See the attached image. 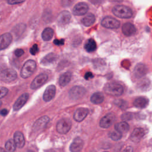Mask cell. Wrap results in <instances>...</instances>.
<instances>
[{
    "instance_id": "6da1fadb",
    "label": "cell",
    "mask_w": 152,
    "mask_h": 152,
    "mask_svg": "<svg viewBox=\"0 0 152 152\" xmlns=\"http://www.w3.org/2000/svg\"><path fill=\"white\" fill-rule=\"evenodd\" d=\"M103 89L106 94L116 97L121 96L124 92L123 87L116 83H108L105 84Z\"/></svg>"
},
{
    "instance_id": "7a4b0ae2",
    "label": "cell",
    "mask_w": 152,
    "mask_h": 152,
    "mask_svg": "<svg viewBox=\"0 0 152 152\" xmlns=\"http://www.w3.org/2000/svg\"><path fill=\"white\" fill-rule=\"evenodd\" d=\"M112 12L115 16L121 18H130L133 15L131 8L122 5L115 6L112 8Z\"/></svg>"
},
{
    "instance_id": "3957f363",
    "label": "cell",
    "mask_w": 152,
    "mask_h": 152,
    "mask_svg": "<svg viewBox=\"0 0 152 152\" xmlns=\"http://www.w3.org/2000/svg\"><path fill=\"white\" fill-rule=\"evenodd\" d=\"M36 67V64L34 61L31 59L27 61L21 69V77L23 78H26L30 77L33 73Z\"/></svg>"
},
{
    "instance_id": "277c9868",
    "label": "cell",
    "mask_w": 152,
    "mask_h": 152,
    "mask_svg": "<svg viewBox=\"0 0 152 152\" xmlns=\"http://www.w3.org/2000/svg\"><path fill=\"white\" fill-rule=\"evenodd\" d=\"M71 125L72 122L69 119L62 118L57 122L56 131L59 134H66L70 130Z\"/></svg>"
},
{
    "instance_id": "5b68a950",
    "label": "cell",
    "mask_w": 152,
    "mask_h": 152,
    "mask_svg": "<svg viewBox=\"0 0 152 152\" xmlns=\"http://www.w3.org/2000/svg\"><path fill=\"white\" fill-rule=\"evenodd\" d=\"M68 94L70 99L72 100H78L82 98L86 94V90L83 87L76 86L69 90Z\"/></svg>"
},
{
    "instance_id": "8992f818",
    "label": "cell",
    "mask_w": 152,
    "mask_h": 152,
    "mask_svg": "<svg viewBox=\"0 0 152 152\" xmlns=\"http://www.w3.org/2000/svg\"><path fill=\"white\" fill-rule=\"evenodd\" d=\"M101 24L103 27L110 29H116L119 28L120 26L119 21L115 18L110 16L104 17L101 21Z\"/></svg>"
},
{
    "instance_id": "52a82bcc",
    "label": "cell",
    "mask_w": 152,
    "mask_h": 152,
    "mask_svg": "<svg viewBox=\"0 0 152 152\" xmlns=\"http://www.w3.org/2000/svg\"><path fill=\"white\" fill-rule=\"evenodd\" d=\"M17 78V72L12 69H5L0 72V78L7 83L11 82Z\"/></svg>"
},
{
    "instance_id": "ba28073f",
    "label": "cell",
    "mask_w": 152,
    "mask_h": 152,
    "mask_svg": "<svg viewBox=\"0 0 152 152\" xmlns=\"http://www.w3.org/2000/svg\"><path fill=\"white\" fill-rule=\"evenodd\" d=\"M148 72V68L146 65L140 63L134 68L133 74L136 78H141L145 76Z\"/></svg>"
},
{
    "instance_id": "9c48e42d",
    "label": "cell",
    "mask_w": 152,
    "mask_h": 152,
    "mask_svg": "<svg viewBox=\"0 0 152 152\" xmlns=\"http://www.w3.org/2000/svg\"><path fill=\"white\" fill-rule=\"evenodd\" d=\"M88 10L87 4L85 2H79L72 9V14L74 15L80 16L87 13Z\"/></svg>"
},
{
    "instance_id": "30bf717a",
    "label": "cell",
    "mask_w": 152,
    "mask_h": 152,
    "mask_svg": "<svg viewBox=\"0 0 152 152\" xmlns=\"http://www.w3.org/2000/svg\"><path fill=\"white\" fill-rule=\"evenodd\" d=\"M115 116L113 113H109L104 116L100 121V126L103 128L110 127L115 121Z\"/></svg>"
},
{
    "instance_id": "8fae6325",
    "label": "cell",
    "mask_w": 152,
    "mask_h": 152,
    "mask_svg": "<svg viewBox=\"0 0 152 152\" xmlns=\"http://www.w3.org/2000/svg\"><path fill=\"white\" fill-rule=\"evenodd\" d=\"M48 75L46 74H40L33 80L30 87L32 89H36L42 86L48 80Z\"/></svg>"
},
{
    "instance_id": "7c38bea8",
    "label": "cell",
    "mask_w": 152,
    "mask_h": 152,
    "mask_svg": "<svg viewBox=\"0 0 152 152\" xmlns=\"http://www.w3.org/2000/svg\"><path fill=\"white\" fill-rule=\"evenodd\" d=\"M71 18V15L67 11H63L59 13L57 18V21L59 26H64L69 23Z\"/></svg>"
},
{
    "instance_id": "4fadbf2b",
    "label": "cell",
    "mask_w": 152,
    "mask_h": 152,
    "mask_svg": "<svg viewBox=\"0 0 152 152\" xmlns=\"http://www.w3.org/2000/svg\"><path fill=\"white\" fill-rule=\"evenodd\" d=\"M88 113V109L86 107H79L77 109L74 113L73 118L77 122H81L84 119Z\"/></svg>"
},
{
    "instance_id": "5bb4252c",
    "label": "cell",
    "mask_w": 152,
    "mask_h": 152,
    "mask_svg": "<svg viewBox=\"0 0 152 152\" xmlns=\"http://www.w3.org/2000/svg\"><path fill=\"white\" fill-rule=\"evenodd\" d=\"M145 135V130L141 128H137L134 129L130 135V139L134 142H138Z\"/></svg>"
},
{
    "instance_id": "9a60e30c",
    "label": "cell",
    "mask_w": 152,
    "mask_h": 152,
    "mask_svg": "<svg viewBox=\"0 0 152 152\" xmlns=\"http://www.w3.org/2000/svg\"><path fill=\"white\" fill-rule=\"evenodd\" d=\"M12 36L10 33H5L0 36V50L7 48L11 43Z\"/></svg>"
},
{
    "instance_id": "2e32d148",
    "label": "cell",
    "mask_w": 152,
    "mask_h": 152,
    "mask_svg": "<svg viewBox=\"0 0 152 152\" xmlns=\"http://www.w3.org/2000/svg\"><path fill=\"white\" fill-rule=\"evenodd\" d=\"M122 31L125 36H131L136 33L137 28L133 24L131 23H126L123 24L122 27Z\"/></svg>"
},
{
    "instance_id": "e0dca14e",
    "label": "cell",
    "mask_w": 152,
    "mask_h": 152,
    "mask_svg": "<svg viewBox=\"0 0 152 152\" xmlns=\"http://www.w3.org/2000/svg\"><path fill=\"white\" fill-rule=\"evenodd\" d=\"M56 93V87L54 85L49 86L45 90L43 95V99L45 102H49L55 96Z\"/></svg>"
},
{
    "instance_id": "ac0fdd59",
    "label": "cell",
    "mask_w": 152,
    "mask_h": 152,
    "mask_svg": "<svg viewBox=\"0 0 152 152\" xmlns=\"http://www.w3.org/2000/svg\"><path fill=\"white\" fill-rule=\"evenodd\" d=\"M28 94L26 93L21 95L18 99L15 101V102L13 106V109L14 110H18L20 109L27 102L28 99Z\"/></svg>"
},
{
    "instance_id": "d6986e66",
    "label": "cell",
    "mask_w": 152,
    "mask_h": 152,
    "mask_svg": "<svg viewBox=\"0 0 152 152\" xmlns=\"http://www.w3.org/2000/svg\"><path fill=\"white\" fill-rule=\"evenodd\" d=\"M49 121V118L47 116H43L39 118L33 124V129L34 131H37L43 128Z\"/></svg>"
},
{
    "instance_id": "ffe728a7",
    "label": "cell",
    "mask_w": 152,
    "mask_h": 152,
    "mask_svg": "<svg viewBox=\"0 0 152 152\" xmlns=\"http://www.w3.org/2000/svg\"><path fill=\"white\" fill-rule=\"evenodd\" d=\"M83 146V141L80 137L75 138L70 145L71 152H80Z\"/></svg>"
},
{
    "instance_id": "44dd1931",
    "label": "cell",
    "mask_w": 152,
    "mask_h": 152,
    "mask_svg": "<svg viewBox=\"0 0 152 152\" xmlns=\"http://www.w3.org/2000/svg\"><path fill=\"white\" fill-rule=\"evenodd\" d=\"M15 145L18 148H22L25 145V139L23 134L19 131L15 132L14 135V140Z\"/></svg>"
},
{
    "instance_id": "7402d4cb",
    "label": "cell",
    "mask_w": 152,
    "mask_h": 152,
    "mask_svg": "<svg viewBox=\"0 0 152 152\" xmlns=\"http://www.w3.org/2000/svg\"><path fill=\"white\" fill-rule=\"evenodd\" d=\"M149 103L148 99L145 97H137L134 102V105L138 108H145L146 107Z\"/></svg>"
},
{
    "instance_id": "603a6c76",
    "label": "cell",
    "mask_w": 152,
    "mask_h": 152,
    "mask_svg": "<svg viewBox=\"0 0 152 152\" xmlns=\"http://www.w3.org/2000/svg\"><path fill=\"white\" fill-rule=\"evenodd\" d=\"M72 74L70 72H66L62 74L59 78V84L61 86H66L71 81Z\"/></svg>"
},
{
    "instance_id": "cb8c5ba5",
    "label": "cell",
    "mask_w": 152,
    "mask_h": 152,
    "mask_svg": "<svg viewBox=\"0 0 152 152\" xmlns=\"http://www.w3.org/2000/svg\"><path fill=\"white\" fill-rule=\"evenodd\" d=\"M58 58L56 54L54 53H50L46 55L41 61V63L43 65H49L55 62Z\"/></svg>"
},
{
    "instance_id": "d4e9b609",
    "label": "cell",
    "mask_w": 152,
    "mask_h": 152,
    "mask_svg": "<svg viewBox=\"0 0 152 152\" xmlns=\"http://www.w3.org/2000/svg\"><path fill=\"white\" fill-rule=\"evenodd\" d=\"M96 20V18L94 14L91 13L87 14L84 17H83L81 20V23L83 25L86 27H89L94 24Z\"/></svg>"
},
{
    "instance_id": "484cf974",
    "label": "cell",
    "mask_w": 152,
    "mask_h": 152,
    "mask_svg": "<svg viewBox=\"0 0 152 152\" xmlns=\"http://www.w3.org/2000/svg\"><path fill=\"white\" fill-rule=\"evenodd\" d=\"M90 100L94 104H100L104 100V95L100 92H96L91 95Z\"/></svg>"
},
{
    "instance_id": "4316f807",
    "label": "cell",
    "mask_w": 152,
    "mask_h": 152,
    "mask_svg": "<svg viewBox=\"0 0 152 152\" xmlns=\"http://www.w3.org/2000/svg\"><path fill=\"white\" fill-rule=\"evenodd\" d=\"M115 128L116 131L122 134L125 133L129 131V125L126 122H121L116 124L115 126Z\"/></svg>"
},
{
    "instance_id": "83f0119b",
    "label": "cell",
    "mask_w": 152,
    "mask_h": 152,
    "mask_svg": "<svg viewBox=\"0 0 152 152\" xmlns=\"http://www.w3.org/2000/svg\"><path fill=\"white\" fill-rule=\"evenodd\" d=\"M53 36V30L50 27L45 28L42 33V37L45 41H49Z\"/></svg>"
},
{
    "instance_id": "f1b7e54d",
    "label": "cell",
    "mask_w": 152,
    "mask_h": 152,
    "mask_svg": "<svg viewBox=\"0 0 152 152\" xmlns=\"http://www.w3.org/2000/svg\"><path fill=\"white\" fill-rule=\"evenodd\" d=\"M96 43L93 39H89L84 45V48L88 52H91L96 49Z\"/></svg>"
},
{
    "instance_id": "f546056e",
    "label": "cell",
    "mask_w": 152,
    "mask_h": 152,
    "mask_svg": "<svg viewBox=\"0 0 152 152\" xmlns=\"http://www.w3.org/2000/svg\"><path fill=\"white\" fill-rule=\"evenodd\" d=\"M16 145L13 140H8L5 145V151L7 152H14L16 148Z\"/></svg>"
},
{
    "instance_id": "4dcf8cb0",
    "label": "cell",
    "mask_w": 152,
    "mask_h": 152,
    "mask_svg": "<svg viewBox=\"0 0 152 152\" xmlns=\"http://www.w3.org/2000/svg\"><path fill=\"white\" fill-rule=\"evenodd\" d=\"M150 81L148 79H142L138 83V87L141 90H146L148 88Z\"/></svg>"
},
{
    "instance_id": "1f68e13d",
    "label": "cell",
    "mask_w": 152,
    "mask_h": 152,
    "mask_svg": "<svg viewBox=\"0 0 152 152\" xmlns=\"http://www.w3.org/2000/svg\"><path fill=\"white\" fill-rule=\"evenodd\" d=\"M109 137L113 141H118L122 138V134L115 129L109 132Z\"/></svg>"
},
{
    "instance_id": "d6a6232c",
    "label": "cell",
    "mask_w": 152,
    "mask_h": 152,
    "mask_svg": "<svg viewBox=\"0 0 152 152\" xmlns=\"http://www.w3.org/2000/svg\"><path fill=\"white\" fill-rule=\"evenodd\" d=\"M115 103L116 105L119 106L120 108L124 109L127 107V102L122 99H118L115 101Z\"/></svg>"
},
{
    "instance_id": "836d02e7",
    "label": "cell",
    "mask_w": 152,
    "mask_h": 152,
    "mask_svg": "<svg viewBox=\"0 0 152 152\" xmlns=\"http://www.w3.org/2000/svg\"><path fill=\"white\" fill-rule=\"evenodd\" d=\"M133 118V115L130 112H126L121 116V119L123 121H129Z\"/></svg>"
},
{
    "instance_id": "e575fe53",
    "label": "cell",
    "mask_w": 152,
    "mask_h": 152,
    "mask_svg": "<svg viewBox=\"0 0 152 152\" xmlns=\"http://www.w3.org/2000/svg\"><path fill=\"white\" fill-rule=\"evenodd\" d=\"M8 92V90L4 87H0V99L5 97Z\"/></svg>"
},
{
    "instance_id": "d590c367",
    "label": "cell",
    "mask_w": 152,
    "mask_h": 152,
    "mask_svg": "<svg viewBox=\"0 0 152 152\" xmlns=\"http://www.w3.org/2000/svg\"><path fill=\"white\" fill-rule=\"evenodd\" d=\"M38 51H39V48H38V46L36 44L33 45V46L30 49V52L33 55H35Z\"/></svg>"
},
{
    "instance_id": "8d00e7d4",
    "label": "cell",
    "mask_w": 152,
    "mask_h": 152,
    "mask_svg": "<svg viewBox=\"0 0 152 152\" xmlns=\"http://www.w3.org/2000/svg\"><path fill=\"white\" fill-rule=\"evenodd\" d=\"M74 0H61V4L64 7L70 6Z\"/></svg>"
},
{
    "instance_id": "74e56055",
    "label": "cell",
    "mask_w": 152,
    "mask_h": 152,
    "mask_svg": "<svg viewBox=\"0 0 152 152\" xmlns=\"http://www.w3.org/2000/svg\"><path fill=\"white\" fill-rule=\"evenodd\" d=\"M64 39H55L53 40V43L55 45H56V46H61V45H63L64 44Z\"/></svg>"
},
{
    "instance_id": "f35d334b",
    "label": "cell",
    "mask_w": 152,
    "mask_h": 152,
    "mask_svg": "<svg viewBox=\"0 0 152 152\" xmlns=\"http://www.w3.org/2000/svg\"><path fill=\"white\" fill-rule=\"evenodd\" d=\"M24 53V50L21 49H17L15 50V52H14L15 55L17 57H20V56H22Z\"/></svg>"
},
{
    "instance_id": "ab89813d",
    "label": "cell",
    "mask_w": 152,
    "mask_h": 152,
    "mask_svg": "<svg viewBox=\"0 0 152 152\" xmlns=\"http://www.w3.org/2000/svg\"><path fill=\"white\" fill-rule=\"evenodd\" d=\"M25 0H8V3L10 5H14L23 2Z\"/></svg>"
},
{
    "instance_id": "60d3db41",
    "label": "cell",
    "mask_w": 152,
    "mask_h": 152,
    "mask_svg": "<svg viewBox=\"0 0 152 152\" xmlns=\"http://www.w3.org/2000/svg\"><path fill=\"white\" fill-rule=\"evenodd\" d=\"M93 77H94V75L92 74V72H87L84 75V78L86 80H89L90 78H92Z\"/></svg>"
},
{
    "instance_id": "b9f144b4",
    "label": "cell",
    "mask_w": 152,
    "mask_h": 152,
    "mask_svg": "<svg viewBox=\"0 0 152 152\" xmlns=\"http://www.w3.org/2000/svg\"><path fill=\"white\" fill-rule=\"evenodd\" d=\"M8 110L6 109H3L1 110H0V115L2 116H5L8 114Z\"/></svg>"
},
{
    "instance_id": "7bdbcfd3",
    "label": "cell",
    "mask_w": 152,
    "mask_h": 152,
    "mask_svg": "<svg viewBox=\"0 0 152 152\" xmlns=\"http://www.w3.org/2000/svg\"><path fill=\"white\" fill-rule=\"evenodd\" d=\"M122 152H133V148L131 146H128V147H126L122 151Z\"/></svg>"
},
{
    "instance_id": "ee69618b",
    "label": "cell",
    "mask_w": 152,
    "mask_h": 152,
    "mask_svg": "<svg viewBox=\"0 0 152 152\" xmlns=\"http://www.w3.org/2000/svg\"><path fill=\"white\" fill-rule=\"evenodd\" d=\"M91 2L94 5H98V4H101L103 0H90Z\"/></svg>"
},
{
    "instance_id": "f6af8a7d",
    "label": "cell",
    "mask_w": 152,
    "mask_h": 152,
    "mask_svg": "<svg viewBox=\"0 0 152 152\" xmlns=\"http://www.w3.org/2000/svg\"><path fill=\"white\" fill-rule=\"evenodd\" d=\"M0 152H7V151H6L5 150H4L1 148V149H0Z\"/></svg>"
},
{
    "instance_id": "bcb514c9",
    "label": "cell",
    "mask_w": 152,
    "mask_h": 152,
    "mask_svg": "<svg viewBox=\"0 0 152 152\" xmlns=\"http://www.w3.org/2000/svg\"><path fill=\"white\" fill-rule=\"evenodd\" d=\"M27 152H34V151L32 150H28V151H27Z\"/></svg>"
},
{
    "instance_id": "7dc6e473",
    "label": "cell",
    "mask_w": 152,
    "mask_h": 152,
    "mask_svg": "<svg viewBox=\"0 0 152 152\" xmlns=\"http://www.w3.org/2000/svg\"><path fill=\"white\" fill-rule=\"evenodd\" d=\"M1 104H2V102L0 101V107L1 106Z\"/></svg>"
},
{
    "instance_id": "c3c4849f",
    "label": "cell",
    "mask_w": 152,
    "mask_h": 152,
    "mask_svg": "<svg viewBox=\"0 0 152 152\" xmlns=\"http://www.w3.org/2000/svg\"><path fill=\"white\" fill-rule=\"evenodd\" d=\"M104 152H107V151H104Z\"/></svg>"
},
{
    "instance_id": "681fc988",
    "label": "cell",
    "mask_w": 152,
    "mask_h": 152,
    "mask_svg": "<svg viewBox=\"0 0 152 152\" xmlns=\"http://www.w3.org/2000/svg\"><path fill=\"white\" fill-rule=\"evenodd\" d=\"M151 59H152V57H151Z\"/></svg>"
}]
</instances>
